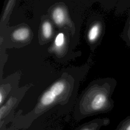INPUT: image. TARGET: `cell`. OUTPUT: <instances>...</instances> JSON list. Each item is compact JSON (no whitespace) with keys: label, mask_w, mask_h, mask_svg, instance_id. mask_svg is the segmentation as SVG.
Here are the masks:
<instances>
[{"label":"cell","mask_w":130,"mask_h":130,"mask_svg":"<svg viewBox=\"0 0 130 130\" xmlns=\"http://www.w3.org/2000/svg\"><path fill=\"white\" fill-rule=\"evenodd\" d=\"M52 18L56 24H62L66 20V14L64 10L60 7L56 8L52 12Z\"/></svg>","instance_id":"1"},{"label":"cell","mask_w":130,"mask_h":130,"mask_svg":"<svg viewBox=\"0 0 130 130\" xmlns=\"http://www.w3.org/2000/svg\"><path fill=\"white\" fill-rule=\"evenodd\" d=\"M29 35V30L26 27H22L15 30L13 33V38L17 41L26 40Z\"/></svg>","instance_id":"2"},{"label":"cell","mask_w":130,"mask_h":130,"mask_svg":"<svg viewBox=\"0 0 130 130\" xmlns=\"http://www.w3.org/2000/svg\"><path fill=\"white\" fill-rule=\"evenodd\" d=\"M56 97V95L49 89L45 92L42 95L41 103L43 106H48L53 103Z\"/></svg>","instance_id":"3"},{"label":"cell","mask_w":130,"mask_h":130,"mask_svg":"<svg viewBox=\"0 0 130 130\" xmlns=\"http://www.w3.org/2000/svg\"><path fill=\"white\" fill-rule=\"evenodd\" d=\"M122 38L126 45L130 47V15L128 17L122 32Z\"/></svg>","instance_id":"4"},{"label":"cell","mask_w":130,"mask_h":130,"mask_svg":"<svg viewBox=\"0 0 130 130\" xmlns=\"http://www.w3.org/2000/svg\"><path fill=\"white\" fill-rule=\"evenodd\" d=\"M101 31V25L99 23H96L92 25L88 33V39L91 41H94L100 35Z\"/></svg>","instance_id":"5"},{"label":"cell","mask_w":130,"mask_h":130,"mask_svg":"<svg viewBox=\"0 0 130 130\" xmlns=\"http://www.w3.org/2000/svg\"><path fill=\"white\" fill-rule=\"evenodd\" d=\"M65 85L62 81H58L54 83L50 88V90L54 93L56 96L60 95L64 90Z\"/></svg>","instance_id":"6"},{"label":"cell","mask_w":130,"mask_h":130,"mask_svg":"<svg viewBox=\"0 0 130 130\" xmlns=\"http://www.w3.org/2000/svg\"><path fill=\"white\" fill-rule=\"evenodd\" d=\"M52 28L51 23L49 21H45L42 25V34L44 38L49 39L52 35Z\"/></svg>","instance_id":"7"},{"label":"cell","mask_w":130,"mask_h":130,"mask_svg":"<svg viewBox=\"0 0 130 130\" xmlns=\"http://www.w3.org/2000/svg\"><path fill=\"white\" fill-rule=\"evenodd\" d=\"M115 130H130V115L120 122Z\"/></svg>","instance_id":"8"},{"label":"cell","mask_w":130,"mask_h":130,"mask_svg":"<svg viewBox=\"0 0 130 130\" xmlns=\"http://www.w3.org/2000/svg\"><path fill=\"white\" fill-rule=\"evenodd\" d=\"M64 43V37L62 33L58 34L55 39L54 45L56 49L58 50L62 48Z\"/></svg>","instance_id":"9"},{"label":"cell","mask_w":130,"mask_h":130,"mask_svg":"<svg viewBox=\"0 0 130 130\" xmlns=\"http://www.w3.org/2000/svg\"><path fill=\"white\" fill-rule=\"evenodd\" d=\"M3 100V96L2 91H1V92H0V103H1V104L2 103Z\"/></svg>","instance_id":"10"},{"label":"cell","mask_w":130,"mask_h":130,"mask_svg":"<svg viewBox=\"0 0 130 130\" xmlns=\"http://www.w3.org/2000/svg\"><path fill=\"white\" fill-rule=\"evenodd\" d=\"M83 130H89V129H83Z\"/></svg>","instance_id":"11"}]
</instances>
